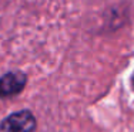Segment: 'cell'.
<instances>
[{
	"label": "cell",
	"instance_id": "cell-1",
	"mask_svg": "<svg viewBox=\"0 0 134 132\" xmlns=\"http://www.w3.org/2000/svg\"><path fill=\"white\" fill-rule=\"evenodd\" d=\"M36 119L30 111H19L0 124V132H34Z\"/></svg>",
	"mask_w": 134,
	"mask_h": 132
},
{
	"label": "cell",
	"instance_id": "cell-2",
	"mask_svg": "<svg viewBox=\"0 0 134 132\" xmlns=\"http://www.w3.org/2000/svg\"><path fill=\"white\" fill-rule=\"evenodd\" d=\"M26 85V75L21 73H7L0 78V98L17 95Z\"/></svg>",
	"mask_w": 134,
	"mask_h": 132
},
{
	"label": "cell",
	"instance_id": "cell-3",
	"mask_svg": "<svg viewBox=\"0 0 134 132\" xmlns=\"http://www.w3.org/2000/svg\"><path fill=\"white\" fill-rule=\"evenodd\" d=\"M133 87H134V75H133Z\"/></svg>",
	"mask_w": 134,
	"mask_h": 132
}]
</instances>
